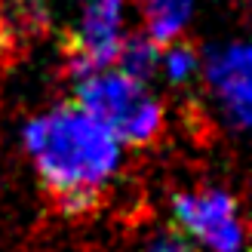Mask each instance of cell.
I'll list each match as a JSON object with an SVG mask.
<instances>
[{
    "instance_id": "9",
    "label": "cell",
    "mask_w": 252,
    "mask_h": 252,
    "mask_svg": "<svg viewBox=\"0 0 252 252\" xmlns=\"http://www.w3.org/2000/svg\"><path fill=\"white\" fill-rule=\"evenodd\" d=\"M145 252H194V246L185 240L182 234H160L157 240H151Z\"/></svg>"
},
{
    "instance_id": "4",
    "label": "cell",
    "mask_w": 252,
    "mask_h": 252,
    "mask_svg": "<svg viewBox=\"0 0 252 252\" xmlns=\"http://www.w3.org/2000/svg\"><path fill=\"white\" fill-rule=\"evenodd\" d=\"M126 0H80V19L68 34V65L74 77L111 68L123 40Z\"/></svg>"
},
{
    "instance_id": "2",
    "label": "cell",
    "mask_w": 252,
    "mask_h": 252,
    "mask_svg": "<svg viewBox=\"0 0 252 252\" xmlns=\"http://www.w3.org/2000/svg\"><path fill=\"white\" fill-rule=\"evenodd\" d=\"M77 105L129 148L151 145L163 129V105L145 80L129 77L120 68H102L80 77Z\"/></svg>"
},
{
    "instance_id": "6",
    "label": "cell",
    "mask_w": 252,
    "mask_h": 252,
    "mask_svg": "<svg viewBox=\"0 0 252 252\" xmlns=\"http://www.w3.org/2000/svg\"><path fill=\"white\" fill-rule=\"evenodd\" d=\"M194 0H145V37H151L157 46H166L179 40L191 19Z\"/></svg>"
},
{
    "instance_id": "7",
    "label": "cell",
    "mask_w": 252,
    "mask_h": 252,
    "mask_svg": "<svg viewBox=\"0 0 252 252\" xmlns=\"http://www.w3.org/2000/svg\"><path fill=\"white\" fill-rule=\"evenodd\" d=\"M114 65L129 74V77H138L145 80L151 71L160 65V46L145 34H135V37H123L120 40V49H117V59Z\"/></svg>"
},
{
    "instance_id": "8",
    "label": "cell",
    "mask_w": 252,
    "mask_h": 252,
    "mask_svg": "<svg viewBox=\"0 0 252 252\" xmlns=\"http://www.w3.org/2000/svg\"><path fill=\"white\" fill-rule=\"evenodd\" d=\"M160 65H163V74H166L172 83H188L203 68V59H200V53L191 43L172 40V43H166V53L160 56Z\"/></svg>"
},
{
    "instance_id": "1",
    "label": "cell",
    "mask_w": 252,
    "mask_h": 252,
    "mask_svg": "<svg viewBox=\"0 0 252 252\" xmlns=\"http://www.w3.org/2000/svg\"><path fill=\"white\" fill-rule=\"evenodd\" d=\"M25 148L46 191L68 212H86L98 203L120 169V142L77 102L56 105L28 120Z\"/></svg>"
},
{
    "instance_id": "3",
    "label": "cell",
    "mask_w": 252,
    "mask_h": 252,
    "mask_svg": "<svg viewBox=\"0 0 252 252\" xmlns=\"http://www.w3.org/2000/svg\"><path fill=\"white\" fill-rule=\"evenodd\" d=\"M172 216L179 228L203 243L212 252H240L243 249V221L237 200L219 188L185 191L172 197Z\"/></svg>"
},
{
    "instance_id": "5",
    "label": "cell",
    "mask_w": 252,
    "mask_h": 252,
    "mask_svg": "<svg viewBox=\"0 0 252 252\" xmlns=\"http://www.w3.org/2000/svg\"><path fill=\"white\" fill-rule=\"evenodd\" d=\"M252 53L246 43H228L206 59V80L219 105L237 129L252 117Z\"/></svg>"
}]
</instances>
